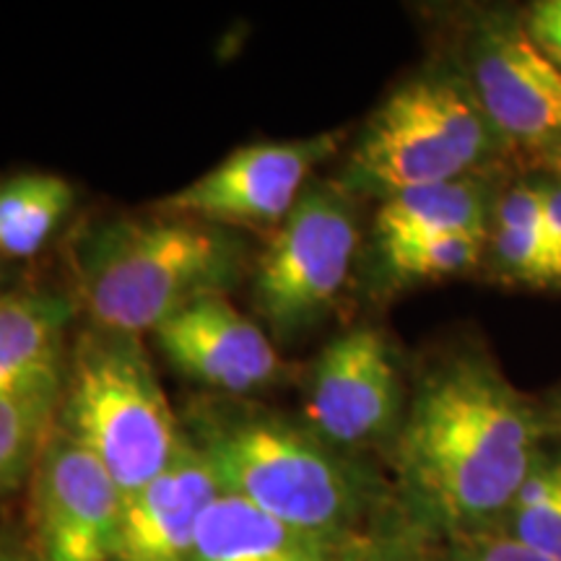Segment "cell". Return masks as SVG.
<instances>
[{
    "label": "cell",
    "mask_w": 561,
    "mask_h": 561,
    "mask_svg": "<svg viewBox=\"0 0 561 561\" xmlns=\"http://www.w3.org/2000/svg\"><path fill=\"white\" fill-rule=\"evenodd\" d=\"M541 416L494 364H437L413 392L396 442L413 512L458 538L489 530L541 460Z\"/></svg>",
    "instance_id": "1"
},
{
    "label": "cell",
    "mask_w": 561,
    "mask_h": 561,
    "mask_svg": "<svg viewBox=\"0 0 561 561\" xmlns=\"http://www.w3.org/2000/svg\"><path fill=\"white\" fill-rule=\"evenodd\" d=\"M530 39L553 60L561 70V0H541L533 3L525 21Z\"/></svg>",
    "instance_id": "22"
},
{
    "label": "cell",
    "mask_w": 561,
    "mask_h": 561,
    "mask_svg": "<svg viewBox=\"0 0 561 561\" xmlns=\"http://www.w3.org/2000/svg\"><path fill=\"white\" fill-rule=\"evenodd\" d=\"M0 297H3V294H0Z\"/></svg>",
    "instance_id": "28"
},
{
    "label": "cell",
    "mask_w": 561,
    "mask_h": 561,
    "mask_svg": "<svg viewBox=\"0 0 561 561\" xmlns=\"http://www.w3.org/2000/svg\"><path fill=\"white\" fill-rule=\"evenodd\" d=\"M13 561H21V559H19V557H13Z\"/></svg>",
    "instance_id": "27"
},
{
    "label": "cell",
    "mask_w": 561,
    "mask_h": 561,
    "mask_svg": "<svg viewBox=\"0 0 561 561\" xmlns=\"http://www.w3.org/2000/svg\"><path fill=\"white\" fill-rule=\"evenodd\" d=\"M58 426L102 462L123 500L149 486L182 442L138 335L96 325L76 339L66 362Z\"/></svg>",
    "instance_id": "4"
},
{
    "label": "cell",
    "mask_w": 561,
    "mask_h": 561,
    "mask_svg": "<svg viewBox=\"0 0 561 561\" xmlns=\"http://www.w3.org/2000/svg\"><path fill=\"white\" fill-rule=\"evenodd\" d=\"M341 546L219 491L203 515L191 561H333Z\"/></svg>",
    "instance_id": "13"
},
{
    "label": "cell",
    "mask_w": 561,
    "mask_h": 561,
    "mask_svg": "<svg viewBox=\"0 0 561 561\" xmlns=\"http://www.w3.org/2000/svg\"><path fill=\"white\" fill-rule=\"evenodd\" d=\"M546 161H549V167L553 172H557V178L561 180V144L551 146L549 149V157H546Z\"/></svg>",
    "instance_id": "25"
},
{
    "label": "cell",
    "mask_w": 561,
    "mask_h": 561,
    "mask_svg": "<svg viewBox=\"0 0 561 561\" xmlns=\"http://www.w3.org/2000/svg\"><path fill=\"white\" fill-rule=\"evenodd\" d=\"M333 561H401L396 553L385 549L380 543L359 541V538H348L346 543L335 551Z\"/></svg>",
    "instance_id": "24"
},
{
    "label": "cell",
    "mask_w": 561,
    "mask_h": 561,
    "mask_svg": "<svg viewBox=\"0 0 561 561\" xmlns=\"http://www.w3.org/2000/svg\"><path fill=\"white\" fill-rule=\"evenodd\" d=\"M151 335L174 369L224 396L265 390L280 375V359L268 335L224 294L193 301Z\"/></svg>",
    "instance_id": "11"
},
{
    "label": "cell",
    "mask_w": 561,
    "mask_h": 561,
    "mask_svg": "<svg viewBox=\"0 0 561 561\" xmlns=\"http://www.w3.org/2000/svg\"><path fill=\"white\" fill-rule=\"evenodd\" d=\"M219 491L206 458L182 432L170 466L123 500L110 561H191L203 515Z\"/></svg>",
    "instance_id": "12"
},
{
    "label": "cell",
    "mask_w": 561,
    "mask_h": 561,
    "mask_svg": "<svg viewBox=\"0 0 561 561\" xmlns=\"http://www.w3.org/2000/svg\"><path fill=\"white\" fill-rule=\"evenodd\" d=\"M73 201V185L60 174L26 172L0 182V252L19 261L37 255Z\"/></svg>",
    "instance_id": "17"
},
{
    "label": "cell",
    "mask_w": 561,
    "mask_h": 561,
    "mask_svg": "<svg viewBox=\"0 0 561 561\" xmlns=\"http://www.w3.org/2000/svg\"><path fill=\"white\" fill-rule=\"evenodd\" d=\"M62 371L0 390V500L34 479L53 432L58 430Z\"/></svg>",
    "instance_id": "15"
},
{
    "label": "cell",
    "mask_w": 561,
    "mask_h": 561,
    "mask_svg": "<svg viewBox=\"0 0 561 561\" xmlns=\"http://www.w3.org/2000/svg\"><path fill=\"white\" fill-rule=\"evenodd\" d=\"M182 432L221 491L322 541L346 543L367 507V489L341 450L305 424L261 405L201 401Z\"/></svg>",
    "instance_id": "3"
},
{
    "label": "cell",
    "mask_w": 561,
    "mask_h": 561,
    "mask_svg": "<svg viewBox=\"0 0 561 561\" xmlns=\"http://www.w3.org/2000/svg\"><path fill=\"white\" fill-rule=\"evenodd\" d=\"M79 297L91 325L153 333L193 301L234 289L248 250L234 229L180 216H104L73 242Z\"/></svg>",
    "instance_id": "2"
},
{
    "label": "cell",
    "mask_w": 561,
    "mask_h": 561,
    "mask_svg": "<svg viewBox=\"0 0 561 561\" xmlns=\"http://www.w3.org/2000/svg\"><path fill=\"white\" fill-rule=\"evenodd\" d=\"M73 305L55 291L0 297V390L66 369L62 341Z\"/></svg>",
    "instance_id": "14"
},
{
    "label": "cell",
    "mask_w": 561,
    "mask_h": 561,
    "mask_svg": "<svg viewBox=\"0 0 561 561\" xmlns=\"http://www.w3.org/2000/svg\"><path fill=\"white\" fill-rule=\"evenodd\" d=\"M500 133L466 79L424 73L398 87L354 149V182L385 195L471 178Z\"/></svg>",
    "instance_id": "5"
},
{
    "label": "cell",
    "mask_w": 561,
    "mask_h": 561,
    "mask_svg": "<svg viewBox=\"0 0 561 561\" xmlns=\"http://www.w3.org/2000/svg\"><path fill=\"white\" fill-rule=\"evenodd\" d=\"M447 561H551L523 546L510 533H471L460 536Z\"/></svg>",
    "instance_id": "21"
},
{
    "label": "cell",
    "mask_w": 561,
    "mask_h": 561,
    "mask_svg": "<svg viewBox=\"0 0 561 561\" xmlns=\"http://www.w3.org/2000/svg\"><path fill=\"white\" fill-rule=\"evenodd\" d=\"M0 561H13V553H11V551H3V549H0Z\"/></svg>",
    "instance_id": "26"
},
{
    "label": "cell",
    "mask_w": 561,
    "mask_h": 561,
    "mask_svg": "<svg viewBox=\"0 0 561 561\" xmlns=\"http://www.w3.org/2000/svg\"><path fill=\"white\" fill-rule=\"evenodd\" d=\"M359 224L346 193L310 182L252 273V305L280 341L310 331L346 286Z\"/></svg>",
    "instance_id": "6"
},
{
    "label": "cell",
    "mask_w": 561,
    "mask_h": 561,
    "mask_svg": "<svg viewBox=\"0 0 561 561\" xmlns=\"http://www.w3.org/2000/svg\"><path fill=\"white\" fill-rule=\"evenodd\" d=\"M507 517L512 538L546 559L561 561V458L541 455Z\"/></svg>",
    "instance_id": "18"
},
{
    "label": "cell",
    "mask_w": 561,
    "mask_h": 561,
    "mask_svg": "<svg viewBox=\"0 0 561 561\" xmlns=\"http://www.w3.org/2000/svg\"><path fill=\"white\" fill-rule=\"evenodd\" d=\"M543 193V214H546V237L557 257L561 271V180L541 185Z\"/></svg>",
    "instance_id": "23"
},
{
    "label": "cell",
    "mask_w": 561,
    "mask_h": 561,
    "mask_svg": "<svg viewBox=\"0 0 561 561\" xmlns=\"http://www.w3.org/2000/svg\"><path fill=\"white\" fill-rule=\"evenodd\" d=\"M486 187L473 178L409 187L382 198L377 237L380 244H390L453 231L486 234Z\"/></svg>",
    "instance_id": "16"
},
{
    "label": "cell",
    "mask_w": 561,
    "mask_h": 561,
    "mask_svg": "<svg viewBox=\"0 0 561 561\" xmlns=\"http://www.w3.org/2000/svg\"><path fill=\"white\" fill-rule=\"evenodd\" d=\"M494 261L504 276L525 284H551L561 280V271L546 237V229H510L496 227L491 234Z\"/></svg>",
    "instance_id": "20"
},
{
    "label": "cell",
    "mask_w": 561,
    "mask_h": 561,
    "mask_svg": "<svg viewBox=\"0 0 561 561\" xmlns=\"http://www.w3.org/2000/svg\"><path fill=\"white\" fill-rule=\"evenodd\" d=\"M466 66V83L500 136L525 146L561 144V70L525 26H476Z\"/></svg>",
    "instance_id": "9"
},
{
    "label": "cell",
    "mask_w": 561,
    "mask_h": 561,
    "mask_svg": "<svg viewBox=\"0 0 561 561\" xmlns=\"http://www.w3.org/2000/svg\"><path fill=\"white\" fill-rule=\"evenodd\" d=\"M123 494L102 462L55 430L34 473V528L42 561H110Z\"/></svg>",
    "instance_id": "10"
},
{
    "label": "cell",
    "mask_w": 561,
    "mask_h": 561,
    "mask_svg": "<svg viewBox=\"0 0 561 561\" xmlns=\"http://www.w3.org/2000/svg\"><path fill=\"white\" fill-rule=\"evenodd\" d=\"M339 146L341 133L242 146L191 185L159 201L157 214L224 229H276L310 187L314 170Z\"/></svg>",
    "instance_id": "7"
},
{
    "label": "cell",
    "mask_w": 561,
    "mask_h": 561,
    "mask_svg": "<svg viewBox=\"0 0 561 561\" xmlns=\"http://www.w3.org/2000/svg\"><path fill=\"white\" fill-rule=\"evenodd\" d=\"M307 430L346 450L380 442L401 419V377L388 339L375 328L341 333L312 362Z\"/></svg>",
    "instance_id": "8"
},
{
    "label": "cell",
    "mask_w": 561,
    "mask_h": 561,
    "mask_svg": "<svg viewBox=\"0 0 561 561\" xmlns=\"http://www.w3.org/2000/svg\"><path fill=\"white\" fill-rule=\"evenodd\" d=\"M486 234L453 231V234L419 237L382 244V257L401 278H450L479 265Z\"/></svg>",
    "instance_id": "19"
}]
</instances>
